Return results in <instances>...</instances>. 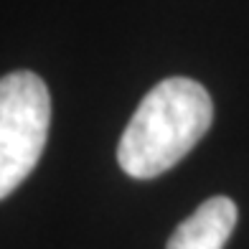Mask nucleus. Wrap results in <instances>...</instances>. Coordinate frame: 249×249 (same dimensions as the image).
I'll return each mask as SVG.
<instances>
[{"instance_id": "obj_1", "label": "nucleus", "mask_w": 249, "mask_h": 249, "mask_svg": "<svg viewBox=\"0 0 249 249\" xmlns=\"http://www.w3.org/2000/svg\"><path fill=\"white\" fill-rule=\"evenodd\" d=\"M213 122V105L203 84L188 76H171L142 97L127 122L120 145V168L148 180L171 171L194 150Z\"/></svg>"}, {"instance_id": "obj_2", "label": "nucleus", "mask_w": 249, "mask_h": 249, "mask_svg": "<svg viewBox=\"0 0 249 249\" xmlns=\"http://www.w3.org/2000/svg\"><path fill=\"white\" fill-rule=\"evenodd\" d=\"M51 94L33 71L0 79V198L33 173L49 140Z\"/></svg>"}, {"instance_id": "obj_3", "label": "nucleus", "mask_w": 249, "mask_h": 249, "mask_svg": "<svg viewBox=\"0 0 249 249\" xmlns=\"http://www.w3.org/2000/svg\"><path fill=\"white\" fill-rule=\"evenodd\" d=\"M234 226L236 203L229 196H213L176 226L165 249H224Z\"/></svg>"}]
</instances>
